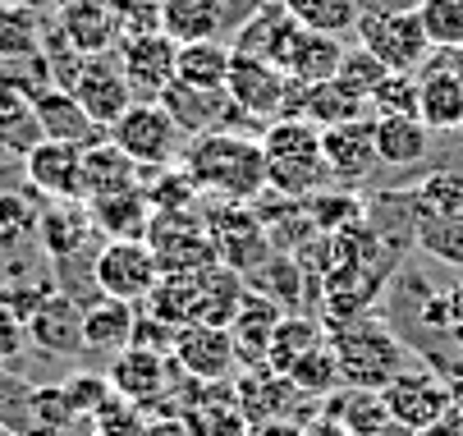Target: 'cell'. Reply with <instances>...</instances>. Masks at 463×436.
I'll list each match as a JSON object with an SVG mask.
<instances>
[{
    "instance_id": "1",
    "label": "cell",
    "mask_w": 463,
    "mask_h": 436,
    "mask_svg": "<svg viewBox=\"0 0 463 436\" xmlns=\"http://www.w3.org/2000/svg\"><path fill=\"white\" fill-rule=\"evenodd\" d=\"M179 166L197 179V189L212 198H234V203H257L267 194V152L261 138H248L239 129H212L197 134Z\"/></svg>"
},
{
    "instance_id": "2",
    "label": "cell",
    "mask_w": 463,
    "mask_h": 436,
    "mask_svg": "<svg viewBox=\"0 0 463 436\" xmlns=\"http://www.w3.org/2000/svg\"><path fill=\"white\" fill-rule=\"evenodd\" d=\"M330 349L340 358L345 386H363V391H381L394 372H404V358H409L400 336L381 322H372V318L340 322L335 336H330Z\"/></svg>"
},
{
    "instance_id": "3",
    "label": "cell",
    "mask_w": 463,
    "mask_h": 436,
    "mask_svg": "<svg viewBox=\"0 0 463 436\" xmlns=\"http://www.w3.org/2000/svg\"><path fill=\"white\" fill-rule=\"evenodd\" d=\"M303 88L298 79H289L280 65H271V60H257V55H243L234 51V65H230V101L267 129L271 119H285V115H298V101H303Z\"/></svg>"
},
{
    "instance_id": "4",
    "label": "cell",
    "mask_w": 463,
    "mask_h": 436,
    "mask_svg": "<svg viewBox=\"0 0 463 436\" xmlns=\"http://www.w3.org/2000/svg\"><path fill=\"white\" fill-rule=\"evenodd\" d=\"M143 239L161 262V276H197L221 262L207 234V221L193 212H152Z\"/></svg>"
},
{
    "instance_id": "5",
    "label": "cell",
    "mask_w": 463,
    "mask_h": 436,
    "mask_svg": "<svg viewBox=\"0 0 463 436\" xmlns=\"http://www.w3.org/2000/svg\"><path fill=\"white\" fill-rule=\"evenodd\" d=\"M203 221H207V234H212L216 258H221L230 271L248 276V271H257L261 262L271 258V234H267V225H261V216H257L252 203L221 198V203L207 207Z\"/></svg>"
},
{
    "instance_id": "6",
    "label": "cell",
    "mask_w": 463,
    "mask_h": 436,
    "mask_svg": "<svg viewBox=\"0 0 463 436\" xmlns=\"http://www.w3.org/2000/svg\"><path fill=\"white\" fill-rule=\"evenodd\" d=\"M106 138L134 161L138 170H152V166H175L179 161V124L165 115L161 101H134L110 129Z\"/></svg>"
},
{
    "instance_id": "7",
    "label": "cell",
    "mask_w": 463,
    "mask_h": 436,
    "mask_svg": "<svg viewBox=\"0 0 463 436\" xmlns=\"http://www.w3.org/2000/svg\"><path fill=\"white\" fill-rule=\"evenodd\" d=\"M161 280V262L147 248V239H106V248L92 258V285L97 294L124 299V303H143Z\"/></svg>"
},
{
    "instance_id": "8",
    "label": "cell",
    "mask_w": 463,
    "mask_h": 436,
    "mask_svg": "<svg viewBox=\"0 0 463 436\" xmlns=\"http://www.w3.org/2000/svg\"><path fill=\"white\" fill-rule=\"evenodd\" d=\"M358 46H367L390 74H418L427 60H431V42H427V28L413 14H363L358 28H354Z\"/></svg>"
},
{
    "instance_id": "9",
    "label": "cell",
    "mask_w": 463,
    "mask_h": 436,
    "mask_svg": "<svg viewBox=\"0 0 463 436\" xmlns=\"http://www.w3.org/2000/svg\"><path fill=\"white\" fill-rule=\"evenodd\" d=\"M381 400L390 409L394 422H404L413 431L440 422L445 413H454V386L431 367H404L381 386Z\"/></svg>"
},
{
    "instance_id": "10",
    "label": "cell",
    "mask_w": 463,
    "mask_h": 436,
    "mask_svg": "<svg viewBox=\"0 0 463 436\" xmlns=\"http://www.w3.org/2000/svg\"><path fill=\"white\" fill-rule=\"evenodd\" d=\"M418 119L431 134H463V70L454 51H431L418 70Z\"/></svg>"
},
{
    "instance_id": "11",
    "label": "cell",
    "mask_w": 463,
    "mask_h": 436,
    "mask_svg": "<svg viewBox=\"0 0 463 436\" xmlns=\"http://www.w3.org/2000/svg\"><path fill=\"white\" fill-rule=\"evenodd\" d=\"M24 179L42 203H83V147L37 138L24 152Z\"/></svg>"
},
{
    "instance_id": "12",
    "label": "cell",
    "mask_w": 463,
    "mask_h": 436,
    "mask_svg": "<svg viewBox=\"0 0 463 436\" xmlns=\"http://www.w3.org/2000/svg\"><path fill=\"white\" fill-rule=\"evenodd\" d=\"M170 358L179 363L184 377L207 382V386L212 382H234V367H239V349H234L230 327H207V322L179 327Z\"/></svg>"
},
{
    "instance_id": "13",
    "label": "cell",
    "mask_w": 463,
    "mask_h": 436,
    "mask_svg": "<svg viewBox=\"0 0 463 436\" xmlns=\"http://www.w3.org/2000/svg\"><path fill=\"white\" fill-rule=\"evenodd\" d=\"M70 92L83 101V110L101 124V129H110V124L138 101L134 88H128V79H124V70H119L115 51H110V55H83V60H79V74H74V83H70Z\"/></svg>"
},
{
    "instance_id": "14",
    "label": "cell",
    "mask_w": 463,
    "mask_h": 436,
    "mask_svg": "<svg viewBox=\"0 0 463 436\" xmlns=\"http://www.w3.org/2000/svg\"><path fill=\"white\" fill-rule=\"evenodd\" d=\"M175 55H179V42H170L165 33H134V37H119L115 46V60L138 101L161 97V88L175 79Z\"/></svg>"
},
{
    "instance_id": "15",
    "label": "cell",
    "mask_w": 463,
    "mask_h": 436,
    "mask_svg": "<svg viewBox=\"0 0 463 436\" xmlns=\"http://www.w3.org/2000/svg\"><path fill=\"white\" fill-rule=\"evenodd\" d=\"M156 101L165 106V115L179 124V134H188V138L212 134V129H230V119H243V110L230 101L225 88H193L184 79H170Z\"/></svg>"
},
{
    "instance_id": "16",
    "label": "cell",
    "mask_w": 463,
    "mask_h": 436,
    "mask_svg": "<svg viewBox=\"0 0 463 436\" xmlns=\"http://www.w3.org/2000/svg\"><path fill=\"white\" fill-rule=\"evenodd\" d=\"M321 161H326V170H330L335 184H363L381 166L372 115L340 119V124H330V129H321Z\"/></svg>"
},
{
    "instance_id": "17",
    "label": "cell",
    "mask_w": 463,
    "mask_h": 436,
    "mask_svg": "<svg viewBox=\"0 0 463 436\" xmlns=\"http://www.w3.org/2000/svg\"><path fill=\"white\" fill-rule=\"evenodd\" d=\"M175 372H179V367H175L170 354L128 345V349H119V354L110 358L106 377H110V391H115L119 400L147 409V404H156V400L170 391V377H175Z\"/></svg>"
},
{
    "instance_id": "18",
    "label": "cell",
    "mask_w": 463,
    "mask_h": 436,
    "mask_svg": "<svg viewBox=\"0 0 463 436\" xmlns=\"http://www.w3.org/2000/svg\"><path fill=\"white\" fill-rule=\"evenodd\" d=\"M55 28L79 55H110L119 46V14L110 0H60Z\"/></svg>"
},
{
    "instance_id": "19",
    "label": "cell",
    "mask_w": 463,
    "mask_h": 436,
    "mask_svg": "<svg viewBox=\"0 0 463 436\" xmlns=\"http://www.w3.org/2000/svg\"><path fill=\"white\" fill-rule=\"evenodd\" d=\"M28 345L51 354V358H74L83 349V303L74 294L55 289L37 313L28 318Z\"/></svg>"
},
{
    "instance_id": "20",
    "label": "cell",
    "mask_w": 463,
    "mask_h": 436,
    "mask_svg": "<svg viewBox=\"0 0 463 436\" xmlns=\"http://www.w3.org/2000/svg\"><path fill=\"white\" fill-rule=\"evenodd\" d=\"M33 119H37V134L51 143H74V147H92L106 138V129L83 110V101L70 88H46L33 101Z\"/></svg>"
},
{
    "instance_id": "21",
    "label": "cell",
    "mask_w": 463,
    "mask_h": 436,
    "mask_svg": "<svg viewBox=\"0 0 463 436\" xmlns=\"http://www.w3.org/2000/svg\"><path fill=\"white\" fill-rule=\"evenodd\" d=\"M92 234H97V225H92L88 203H42L37 243L51 262H79L88 253Z\"/></svg>"
},
{
    "instance_id": "22",
    "label": "cell",
    "mask_w": 463,
    "mask_h": 436,
    "mask_svg": "<svg viewBox=\"0 0 463 436\" xmlns=\"http://www.w3.org/2000/svg\"><path fill=\"white\" fill-rule=\"evenodd\" d=\"M298 37V19L280 5V0H267L261 10H252L239 28H234V51L257 55V60H271V65L285 70V55Z\"/></svg>"
},
{
    "instance_id": "23",
    "label": "cell",
    "mask_w": 463,
    "mask_h": 436,
    "mask_svg": "<svg viewBox=\"0 0 463 436\" xmlns=\"http://www.w3.org/2000/svg\"><path fill=\"white\" fill-rule=\"evenodd\" d=\"M285 318V308L257 289H243L239 299V313L230 322V336H234V349H239V363L243 367H261L271 354V340H276V327Z\"/></svg>"
},
{
    "instance_id": "24",
    "label": "cell",
    "mask_w": 463,
    "mask_h": 436,
    "mask_svg": "<svg viewBox=\"0 0 463 436\" xmlns=\"http://www.w3.org/2000/svg\"><path fill=\"white\" fill-rule=\"evenodd\" d=\"M134 322H138V308L110 299V294H92L83 303V349L88 354H119L134 340Z\"/></svg>"
},
{
    "instance_id": "25",
    "label": "cell",
    "mask_w": 463,
    "mask_h": 436,
    "mask_svg": "<svg viewBox=\"0 0 463 436\" xmlns=\"http://www.w3.org/2000/svg\"><path fill=\"white\" fill-rule=\"evenodd\" d=\"M234 391H239V404L248 413V422H261V418H289V404L294 400H307L298 395V386L276 367H243L234 377Z\"/></svg>"
},
{
    "instance_id": "26",
    "label": "cell",
    "mask_w": 463,
    "mask_h": 436,
    "mask_svg": "<svg viewBox=\"0 0 463 436\" xmlns=\"http://www.w3.org/2000/svg\"><path fill=\"white\" fill-rule=\"evenodd\" d=\"M326 313L330 322H354L363 318V308H372V299L381 294V271L363 267V262H335L326 271Z\"/></svg>"
},
{
    "instance_id": "27",
    "label": "cell",
    "mask_w": 463,
    "mask_h": 436,
    "mask_svg": "<svg viewBox=\"0 0 463 436\" xmlns=\"http://www.w3.org/2000/svg\"><path fill=\"white\" fill-rule=\"evenodd\" d=\"M88 212H92V225L101 234H110V239H143L147 234V221H152V203L143 194V179L128 184V189L88 198Z\"/></svg>"
},
{
    "instance_id": "28",
    "label": "cell",
    "mask_w": 463,
    "mask_h": 436,
    "mask_svg": "<svg viewBox=\"0 0 463 436\" xmlns=\"http://www.w3.org/2000/svg\"><path fill=\"white\" fill-rule=\"evenodd\" d=\"M381 166H418L431 152V129L418 115H372Z\"/></svg>"
},
{
    "instance_id": "29",
    "label": "cell",
    "mask_w": 463,
    "mask_h": 436,
    "mask_svg": "<svg viewBox=\"0 0 463 436\" xmlns=\"http://www.w3.org/2000/svg\"><path fill=\"white\" fill-rule=\"evenodd\" d=\"M345 60V37H330V33H307L298 28L289 55H285V74L298 79V83H330Z\"/></svg>"
},
{
    "instance_id": "30",
    "label": "cell",
    "mask_w": 463,
    "mask_h": 436,
    "mask_svg": "<svg viewBox=\"0 0 463 436\" xmlns=\"http://www.w3.org/2000/svg\"><path fill=\"white\" fill-rule=\"evenodd\" d=\"M161 33L170 42H212L221 33H230L225 5L221 0H165L161 5Z\"/></svg>"
},
{
    "instance_id": "31",
    "label": "cell",
    "mask_w": 463,
    "mask_h": 436,
    "mask_svg": "<svg viewBox=\"0 0 463 436\" xmlns=\"http://www.w3.org/2000/svg\"><path fill=\"white\" fill-rule=\"evenodd\" d=\"M46 33H51V24H46L42 5H24V0H0V65H5V60L42 55Z\"/></svg>"
},
{
    "instance_id": "32",
    "label": "cell",
    "mask_w": 463,
    "mask_h": 436,
    "mask_svg": "<svg viewBox=\"0 0 463 436\" xmlns=\"http://www.w3.org/2000/svg\"><path fill=\"white\" fill-rule=\"evenodd\" d=\"M321 413H330L349 436H376L390 422V409L381 400V391H363V386H340L321 400Z\"/></svg>"
},
{
    "instance_id": "33",
    "label": "cell",
    "mask_w": 463,
    "mask_h": 436,
    "mask_svg": "<svg viewBox=\"0 0 463 436\" xmlns=\"http://www.w3.org/2000/svg\"><path fill=\"white\" fill-rule=\"evenodd\" d=\"M230 65H234V46L212 37V42H184L175 55V79L193 83V88H225L230 83Z\"/></svg>"
},
{
    "instance_id": "34",
    "label": "cell",
    "mask_w": 463,
    "mask_h": 436,
    "mask_svg": "<svg viewBox=\"0 0 463 436\" xmlns=\"http://www.w3.org/2000/svg\"><path fill=\"white\" fill-rule=\"evenodd\" d=\"M128 184H138V166L128 161L110 138L83 147V203L101 198V194H115V189H128Z\"/></svg>"
},
{
    "instance_id": "35",
    "label": "cell",
    "mask_w": 463,
    "mask_h": 436,
    "mask_svg": "<svg viewBox=\"0 0 463 436\" xmlns=\"http://www.w3.org/2000/svg\"><path fill=\"white\" fill-rule=\"evenodd\" d=\"M138 179H143L152 212H193L197 198H203L197 179L184 166H152V170H138Z\"/></svg>"
},
{
    "instance_id": "36",
    "label": "cell",
    "mask_w": 463,
    "mask_h": 436,
    "mask_svg": "<svg viewBox=\"0 0 463 436\" xmlns=\"http://www.w3.org/2000/svg\"><path fill=\"white\" fill-rule=\"evenodd\" d=\"M317 345H326V327H321L317 318H307V313H285L280 327H276V340H271L267 367L289 372V367H294L307 349H317Z\"/></svg>"
},
{
    "instance_id": "37",
    "label": "cell",
    "mask_w": 463,
    "mask_h": 436,
    "mask_svg": "<svg viewBox=\"0 0 463 436\" xmlns=\"http://www.w3.org/2000/svg\"><path fill=\"white\" fill-rule=\"evenodd\" d=\"M74 409L64 400L60 386H33L28 391V404H24V436H70L74 427Z\"/></svg>"
},
{
    "instance_id": "38",
    "label": "cell",
    "mask_w": 463,
    "mask_h": 436,
    "mask_svg": "<svg viewBox=\"0 0 463 436\" xmlns=\"http://www.w3.org/2000/svg\"><path fill=\"white\" fill-rule=\"evenodd\" d=\"M280 5L298 19L307 33H330V37H349L358 28V0H280Z\"/></svg>"
},
{
    "instance_id": "39",
    "label": "cell",
    "mask_w": 463,
    "mask_h": 436,
    "mask_svg": "<svg viewBox=\"0 0 463 436\" xmlns=\"http://www.w3.org/2000/svg\"><path fill=\"white\" fill-rule=\"evenodd\" d=\"M37 194L33 189H0V253H19L28 239H37Z\"/></svg>"
},
{
    "instance_id": "40",
    "label": "cell",
    "mask_w": 463,
    "mask_h": 436,
    "mask_svg": "<svg viewBox=\"0 0 463 436\" xmlns=\"http://www.w3.org/2000/svg\"><path fill=\"white\" fill-rule=\"evenodd\" d=\"M413 239H418V248H422L431 262H440L449 271H463V212L418 221L413 225Z\"/></svg>"
},
{
    "instance_id": "41",
    "label": "cell",
    "mask_w": 463,
    "mask_h": 436,
    "mask_svg": "<svg viewBox=\"0 0 463 436\" xmlns=\"http://www.w3.org/2000/svg\"><path fill=\"white\" fill-rule=\"evenodd\" d=\"M285 377L298 386V395H307V400H326L330 391H340L345 386V377H340V358H335V349H330V340L326 345H317V349H307Z\"/></svg>"
},
{
    "instance_id": "42",
    "label": "cell",
    "mask_w": 463,
    "mask_h": 436,
    "mask_svg": "<svg viewBox=\"0 0 463 436\" xmlns=\"http://www.w3.org/2000/svg\"><path fill=\"white\" fill-rule=\"evenodd\" d=\"M248 289L276 299L285 313H298V299H303V262L294 258H267L257 271H248Z\"/></svg>"
},
{
    "instance_id": "43",
    "label": "cell",
    "mask_w": 463,
    "mask_h": 436,
    "mask_svg": "<svg viewBox=\"0 0 463 436\" xmlns=\"http://www.w3.org/2000/svg\"><path fill=\"white\" fill-rule=\"evenodd\" d=\"M358 115H372V106H367V101H354V97L340 92L335 83H312V88H303L298 119H312L317 129H330V124L358 119Z\"/></svg>"
},
{
    "instance_id": "44",
    "label": "cell",
    "mask_w": 463,
    "mask_h": 436,
    "mask_svg": "<svg viewBox=\"0 0 463 436\" xmlns=\"http://www.w3.org/2000/svg\"><path fill=\"white\" fill-rule=\"evenodd\" d=\"M390 70L381 65V60L367 51V46H354V51H345V60H340V70H335V83L340 92H349L354 101H372V92H376V83L385 79Z\"/></svg>"
},
{
    "instance_id": "45",
    "label": "cell",
    "mask_w": 463,
    "mask_h": 436,
    "mask_svg": "<svg viewBox=\"0 0 463 436\" xmlns=\"http://www.w3.org/2000/svg\"><path fill=\"white\" fill-rule=\"evenodd\" d=\"M418 19L427 28L431 51H458L463 46V0H422Z\"/></svg>"
},
{
    "instance_id": "46",
    "label": "cell",
    "mask_w": 463,
    "mask_h": 436,
    "mask_svg": "<svg viewBox=\"0 0 463 436\" xmlns=\"http://www.w3.org/2000/svg\"><path fill=\"white\" fill-rule=\"evenodd\" d=\"M60 391H64V400H70L74 418H92V413L115 395L106 372H70V377L60 382Z\"/></svg>"
},
{
    "instance_id": "47",
    "label": "cell",
    "mask_w": 463,
    "mask_h": 436,
    "mask_svg": "<svg viewBox=\"0 0 463 436\" xmlns=\"http://www.w3.org/2000/svg\"><path fill=\"white\" fill-rule=\"evenodd\" d=\"M55 289H60V285L46 280V276H19V271H14V280L0 285V303H5L14 318H24V327H28V318L37 313V308H42Z\"/></svg>"
},
{
    "instance_id": "48",
    "label": "cell",
    "mask_w": 463,
    "mask_h": 436,
    "mask_svg": "<svg viewBox=\"0 0 463 436\" xmlns=\"http://www.w3.org/2000/svg\"><path fill=\"white\" fill-rule=\"evenodd\" d=\"M367 106L372 115H418V74H385Z\"/></svg>"
},
{
    "instance_id": "49",
    "label": "cell",
    "mask_w": 463,
    "mask_h": 436,
    "mask_svg": "<svg viewBox=\"0 0 463 436\" xmlns=\"http://www.w3.org/2000/svg\"><path fill=\"white\" fill-rule=\"evenodd\" d=\"M147 422H143V409L128 404L119 395H110L97 413H92V436H143Z\"/></svg>"
},
{
    "instance_id": "50",
    "label": "cell",
    "mask_w": 463,
    "mask_h": 436,
    "mask_svg": "<svg viewBox=\"0 0 463 436\" xmlns=\"http://www.w3.org/2000/svg\"><path fill=\"white\" fill-rule=\"evenodd\" d=\"M115 14H119V33L134 37V33H161V5L165 0H110Z\"/></svg>"
},
{
    "instance_id": "51",
    "label": "cell",
    "mask_w": 463,
    "mask_h": 436,
    "mask_svg": "<svg viewBox=\"0 0 463 436\" xmlns=\"http://www.w3.org/2000/svg\"><path fill=\"white\" fill-rule=\"evenodd\" d=\"M175 327H165V322H156V318H147L143 308H138V322H134V340L128 345H138V349H156V354H170L175 349Z\"/></svg>"
},
{
    "instance_id": "52",
    "label": "cell",
    "mask_w": 463,
    "mask_h": 436,
    "mask_svg": "<svg viewBox=\"0 0 463 436\" xmlns=\"http://www.w3.org/2000/svg\"><path fill=\"white\" fill-rule=\"evenodd\" d=\"M24 349H28V327H24V318H14L10 308L0 303V367H10Z\"/></svg>"
},
{
    "instance_id": "53",
    "label": "cell",
    "mask_w": 463,
    "mask_h": 436,
    "mask_svg": "<svg viewBox=\"0 0 463 436\" xmlns=\"http://www.w3.org/2000/svg\"><path fill=\"white\" fill-rule=\"evenodd\" d=\"M143 436H207L203 427H197L188 413H161V418H152L147 422V431Z\"/></svg>"
},
{
    "instance_id": "54",
    "label": "cell",
    "mask_w": 463,
    "mask_h": 436,
    "mask_svg": "<svg viewBox=\"0 0 463 436\" xmlns=\"http://www.w3.org/2000/svg\"><path fill=\"white\" fill-rule=\"evenodd\" d=\"M243 436H298V422L294 418H261V422H248Z\"/></svg>"
},
{
    "instance_id": "55",
    "label": "cell",
    "mask_w": 463,
    "mask_h": 436,
    "mask_svg": "<svg viewBox=\"0 0 463 436\" xmlns=\"http://www.w3.org/2000/svg\"><path fill=\"white\" fill-rule=\"evenodd\" d=\"M422 0H358V14H413Z\"/></svg>"
},
{
    "instance_id": "56",
    "label": "cell",
    "mask_w": 463,
    "mask_h": 436,
    "mask_svg": "<svg viewBox=\"0 0 463 436\" xmlns=\"http://www.w3.org/2000/svg\"><path fill=\"white\" fill-rule=\"evenodd\" d=\"M298 436H349L330 413H317V418H307V422H298Z\"/></svg>"
},
{
    "instance_id": "57",
    "label": "cell",
    "mask_w": 463,
    "mask_h": 436,
    "mask_svg": "<svg viewBox=\"0 0 463 436\" xmlns=\"http://www.w3.org/2000/svg\"><path fill=\"white\" fill-rule=\"evenodd\" d=\"M418 436H463V413L454 409V413H445L440 422H431V427H422Z\"/></svg>"
},
{
    "instance_id": "58",
    "label": "cell",
    "mask_w": 463,
    "mask_h": 436,
    "mask_svg": "<svg viewBox=\"0 0 463 436\" xmlns=\"http://www.w3.org/2000/svg\"><path fill=\"white\" fill-rule=\"evenodd\" d=\"M376 436H418V431H413V427H404V422H394V418H390V422H385V427H381Z\"/></svg>"
},
{
    "instance_id": "59",
    "label": "cell",
    "mask_w": 463,
    "mask_h": 436,
    "mask_svg": "<svg viewBox=\"0 0 463 436\" xmlns=\"http://www.w3.org/2000/svg\"><path fill=\"white\" fill-rule=\"evenodd\" d=\"M454 60H458V70H463V46H458V51H454Z\"/></svg>"
},
{
    "instance_id": "60",
    "label": "cell",
    "mask_w": 463,
    "mask_h": 436,
    "mask_svg": "<svg viewBox=\"0 0 463 436\" xmlns=\"http://www.w3.org/2000/svg\"><path fill=\"white\" fill-rule=\"evenodd\" d=\"M24 5H46V0H24Z\"/></svg>"
}]
</instances>
